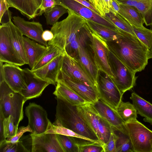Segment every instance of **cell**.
Instances as JSON below:
<instances>
[{"label":"cell","instance_id":"8992f818","mask_svg":"<svg viewBox=\"0 0 152 152\" xmlns=\"http://www.w3.org/2000/svg\"><path fill=\"white\" fill-rule=\"evenodd\" d=\"M108 60L113 76L111 78L123 95L135 86L137 77L135 72L128 68L110 50Z\"/></svg>","mask_w":152,"mask_h":152},{"label":"cell","instance_id":"1f68e13d","mask_svg":"<svg viewBox=\"0 0 152 152\" xmlns=\"http://www.w3.org/2000/svg\"><path fill=\"white\" fill-rule=\"evenodd\" d=\"M136 8L142 15L146 26L152 24V0H140Z\"/></svg>","mask_w":152,"mask_h":152},{"label":"cell","instance_id":"836d02e7","mask_svg":"<svg viewBox=\"0 0 152 152\" xmlns=\"http://www.w3.org/2000/svg\"><path fill=\"white\" fill-rule=\"evenodd\" d=\"M64 152H79V148L75 137L56 134Z\"/></svg>","mask_w":152,"mask_h":152},{"label":"cell","instance_id":"f35d334b","mask_svg":"<svg viewBox=\"0 0 152 152\" xmlns=\"http://www.w3.org/2000/svg\"><path fill=\"white\" fill-rule=\"evenodd\" d=\"M4 136L5 139L13 137L16 134L18 128L14 124L13 118L10 115L3 121Z\"/></svg>","mask_w":152,"mask_h":152},{"label":"cell","instance_id":"8fae6325","mask_svg":"<svg viewBox=\"0 0 152 152\" xmlns=\"http://www.w3.org/2000/svg\"><path fill=\"white\" fill-rule=\"evenodd\" d=\"M90 40V45L93 52L95 64L99 69L113 77V76L109 62V50L105 41L92 31Z\"/></svg>","mask_w":152,"mask_h":152},{"label":"cell","instance_id":"4fadbf2b","mask_svg":"<svg viewBox=\"0 0 152 152\" xmlns=\"http://www.w3.org/2000/svg\"><path fill=\"white\" fill-rule=\"evenodd\" d=\"M58 81L64 83L88 103L93 104L99 100L97 88L69 77L61 69L57 76Z\"/></svg>","mask_w":152,"mask_h":152},{"label":"cell","instance_id":"816d5d0a","mask_svg":"<svg viewBox=\"0 0 152 152\" xmlns=\"http://www.w3.org/2000/svg\"><path fill=\"white\" fill-rule=\"evenodd\" d=\"M3 62L0 61V83L4 81Z\"/></svg>","mask_w":152,"mask_h":152},{"label":"cell","instance_id":"b9f144b4","mask_svg":"<svg viewBox=\"0 0 152 152\" xmlns=\"http://www.w3.org/2000/svg\"><path fill=\"white\" fill-rule=\"evenodd\" d=\"M26 132H32L30 127L28 125L26 127L22 126L18 128L16 134L14 136L8 137L6 139L7 142L14 143L18 142L23 134Z\"/></svg>","mask_w":152,"mask_h":152},{"label":"cell","instance_id":"30bf717a","mask_svg":"<svg viewBox=\"0 0 152 152\" xmlns=\"http://www.w3.org/2000/svg\"><path fill=\"white\" fill-rule=\"evenodd\" d=\"M25 113L32 133L38 134L46 131L49 120L46 111L42 106L35 103H30L26 108Z\"/></svg>","mask_w":152,"mask_h":152},{"label":"cell","instance_id":"e0dca14e","mask_svg":"<svg viewBox=\"0 0 152 152\" xmlns=\"http://www.w3.org/2000/svg\"><path fill=\"white\" fill-rule=\"evenodd\" d=\"M92 104L99 115L115 130L128 135L125 123L115 110L100 100Z\"/></svg>","mask_w":152,"mask_h":152},{"label":"cell","instance_id":"603a6c76","mask_svg":"<svg viewBox=\"0 0 152 152\" xmlns=\"http://www.w3.org/2000/svg\"><path fill=\"white\" fill-rule=\"evenodd\" d=\"M25 50L28 64L32 70L47 49V47L34 40L23 37Z\"/></svg>","mask_w":152,"mask_h":152},{"label":"cell","instance_id":"f6af8a7d","mask_svg":"<svg viewBox=\"0 0 152 152\" xmlns=\"http://www.w3.org/2000/svg\"><path fill=\"white\" fill-rule=\"evenodd\" d=\"M10 7L7 0H0V18Z\"/></svg>","mask_w":152,"mask_h":152},{"label":"cell","instance_id":"d4e9b609","mask_svg":"<svg viewBox=\"0 0 152 152\" xmlns=\"http://www.w3.org/2000/svg\"><path fill=\"white\" fill-rule=\"evenodd\" d=\"M53 94L60 96L74 106L82 105L87 102L63 83L57 81Z\"/></svg>","mask_w":152,"mask_h":152},{"label":"cell","instance_id":"681fc988","mask_svg":"<svg viewBox=\"0 0 152 152\" xmlns=\"http://www.w3.org/2000/svg\"><path fill=\"white\" fill-rule=\"evenodd\" d=\"M120 3L125 4L136 7L140 0H116Z\"/></svg>","mask_w":152,"mask_h":152},{"label":"cell","instance_id":"ac0fdd59","mask_svg":"<svg viewBox=\"0 0 152 152\" xmlns=\"http://www.w3.org/2000/svg\"><path fill=\"white\" fill-rule=\"evenodd\" d=\"M90 43V41L80 45L75 58L79 61L88 75L96 85L99 69L95 64Z\"/></svg>","mask_w":152,"mask_h":152},{"label":"cell","instance_id":"60d3db41","mask_svg":"<svg viewBox=\"0 0 152 152\" xmlns=\"http://www.w3.org/2000/svg\"><path fill=\"white\" fill-rule=\"evenodd\" d=\"M117 138V135L113 128L109 140L103 145L104 152H116V142Z\"/></svg>","mask_w":152,"mask_h":152},{"label":"cell","instance_id":"7bdbcfd3","mask_svg":"<svg viewBox=\"0 0 152 152\" xmlns=\"http://www.w3.org/2000/svg\"><path fill=\"white\" fill-rule=\"evenodd\" d=\"M56 5L58 4L56 0H43L37 16L41 15Z\"/></svg>","mask_w":152,"mask_h":152},{"label":"cell","instance_id":"3957f363","mask_svg":"<svg viewBox=\"0 0 152 152\" xmlns=\"http://www.w3.org/2000/svg\"><path fill=\"white\" fill-rule=\"evenodd\" d=\"M56 98V119L64 127L102 145L94 132L78 112L76 106L60 96Z\"/></svg>","mask_w":152,"mask_h":152},{"label":"cell","instance_id":"6da1fadb","mask_svg":"<svg viewBox=\"0 0 152 152\" xmlns=\"http://www.w3.org/2000/svg\"><path fill=\"white\" fill-rule=\"evenodd\" d=\"M68 10L66 18L58 21L51 28L54 37L48 44L76 58L80 45L90 41L91 31L87 24V19Z\"/></svg>","mask_w":152,"mask_h":152},{"label":"cell","instance_id":"4316f807","mask_svg":"<svg viewBox=\"0 0 152 152\" xmlns=\"http://www.w3.org/2000/svg\"><path fill=\"white\" fill-rule=\"evenodd\" d=\"M130 99L137 114L144 117L145 122L152 125V104L135 92L132 93Z\"/></svg>","mask_w":152,"mask_h":152},{"label":"cell","instance_id":"52a82bcc","mask_svg":"<svg viewBox=\"0 0 152 152\" xmlns=\"http://www.w3.org/2000/svg\"><path fill=\"white\" fill-rule=\"evenodd\" d=\"M125 124L133 152H152V131L137 119Z\"/></svg>","mask_w":152,"mask_h":152},{"label":"cell","instance_id":"d6a6232c","mask_svg":"<svg viewBox=\"0 0 152 152\" xmlns=\"http://www.w3.org/2000/svg\"><path fill=\"white\" fill-rule=\"evenodd\" d=\"M68 10L64 7L56 5L44 13L46 23L48 25L53 26L64 14L68 13Z\"/></svg>","mask_w":152,"mask_h":152},{"label":"cell","instance_id":"7dc6e473","mask_svg":"<svg viewBox=\"0 0 152 152\" xmlns=\"http://www.w3.org/2000/svg\"><path fill=\"white\" fill-rule=\"evenodd\" d=\"M5 118L1 113L0 112V142L4 140L3 121Z\"/></svg>","mask_w":152,"mask_h":152},{"label":"cell","instance_id":"f546056e","mask_svg":"<svg viewBox=\"0 0 152 152\" xmlns=\"http://www.w3.org/2000/svg\"><path fill=\"white\" fill-rule=\"evenodd\" d=\"M62 53H64L63 52L57 47L48 45L46 51L37 62L31 70H35L42 67Z\"/></svg>","mask_w":152,"mask_h":152},{"label":"cell","instance_id":"7402d4cb","mask_svg":"<svg viewBox=\"0 0 152 152\" xmlns=\"http://www.w3.org/2000/svg\"><path fill=\"white\" fill-rule=\"evenodd\" d=\"M10 7L14 8L29 20L37 16L43 0H7Z\"/></svg>","mask_w":152,"mask_h":152},{"label":"cell","instance_id":"d590c367","mask_svg":"<svg viewBox=\"0 0 152 152\" xmlns=\"http://www.w3.org/2000/svg\"><path fill=\"white\" fill-rule=\"evenodd\" d=\"M0 152H30L24 145L23 141L19 140L14 143L7 142L6 139L0 142Z\"/></svg>","mask_w":152,"mask_h":152},{"label":"cell","instance_id":"9a60e30c","mask_svg":"<svg viewBox=\"0 0 152 152\" xmlns=\"http://www.w3.org/2000/svg\"><path fill=\"white\" fill-rule=\"evenodd\" d=\"M58 5L71 10L86 19L113 29L118 28L106 18L83 5L73 0H56Z\"/></svg>","mask_w":152,"mask_h":152},{"label":"cell","instance_id":"c3c4849f","mask_svg":"<svg viewBox=\"0 0 152 152\" xmlns=\"http://www.w3.org/2000/svg\"><path fill=\"white\" fill-rule=\"evenodd\" d=\"M89 8L92 10L99 15L94 7L89 2L88 0H73Z\"/></svg>","mask_w":152,"mask_h":152},{"label":"cell","instance_id":"f907efd6","mask_svg":"<svg viewBox=\"0 0 152 152\" xmlns=\"http://www.w3.org/2000/svg\"><path fill=\"white\" fill-rule=\"evenodd\" d=\"M120 3L116 0H112V10L111 12L114 14L118 13L119 9Z\"/></svg>","mask_w":152,"mask_h":152},{"label":"cell","instance_id":"7a4b0ae2","mask_svg":"<svg viewBox=\"0 0 152 152\" xmlns=\"http://www.w3.org/2000/svg\"><path fill=\"white\" fill-rule=\"evenodd\" d=\"M105 42L109 50L132 71L141 72L147 65L149 50L136 36L124 31L117 39Z\"/></svg>","mask_w":152,"mask_h":152},{"label":"cell","instance_id":"f5cc1de1","mask_svg":"<svg viewBox=\"0 0 152 152\" xmlns=\"http://www.w3.org/2000/svg\"><path fill=\"white\" fill-rule=\"evenodd\" d=\"M150 26H151V29L152 30V24ZM149 58H152V44L151 48L149 50Z\"/></svg>","mask_w":152,"mask_h":152},{"label":"cell","instance_id":"7c38bea8","mask_svg":"<svg viewBox=\"0 0 152 152\" xmlns=\"http://www.w3.org/2000/svg\"><path fill=\"white\" fill-rule=\"evenodd\" d=\"M61 70L68 76L76 81L97 88L96 84L76 58L64 53Z\"/></svg>","mask_w":152,"mask_h":152},{"label":"cell","instance_id":"f1b7e54d","mask_svg":"<svg viewBox=\"0 0 152 152\" xmlns=\"http://www.w3.org/2000/svg\"><path fill=\"white\" fill-rule=\"evenodd\" d=\"M116 110L124 123L137 119V117L136 109L132 103L129 102L122 100Z\"/></svg>","mask_w":152,"mask_h":152},{"label":"cell","instance_id":"ffe728a7","mask_svg":"<svg viewBox=\"0 0 152 152\" xmlns=\"http://www.w3.org/2000/svg\"><path fill=\"white\" fill-rule=\"evenodd\" d=\"M3 69L4 81L12 90L19 92L26 88L23 69L19 66L5 63Z\"/></svg>","mask_w":152,"mask_h":152},{"label":"cell","instance_id":"ba28073f","mask_svg":"<svg viewBox=\"0 0 152 152\" xmlns=\"http://www.w3.org/2000/svg\"><path fill=\"white\" fill-rule=\"evenodd\" d=\"M99 99L116 110L122 101V94L110 76L99 70L96 81Z\"/></svg>","mask_w":152,"mask_h":152},{"label":"cell","instance_id":"cb8c5ba5","mask_svg":"<svg viewBox=\"0 0 152 152\" xmlns=\"http://www.w3.org/2000/svg\"><path fill=\"white\" fill-rule=\"evenodd\" d=\"M87 24L92 32L105 41L117 39L124 31L118 28L116 29L112 28L88 19Z\"/></svg>","mask_w":152,"mask_h":152},{"label":"cell","instance_id":"2e32d148","mask_svg":"<svg viewBox=\"0 0 152 152\" xmlns=\"http://www.w3.org/2000/svg\"><path fill=\"white\" fill-rule=\"evenodd\" d=\"M32 152H64L56 134H30Z\"/></svg>","mask_w":152,"mask_h":152},{"label":"cell","instance_id":"e575fe53","mask_svg":"<svg viewBox=\"0 0 152 152\" xmlns=\"http://www.w3.org/2000/svg\"><path fill=\"white\" fill-rule=\"evenodd\" d=\"M132 26L136 36L150 50L152 44V30L145 27L139 28Z\"/></svg>","mask_w":152,"mask_h":152},{"label":"cell","instance_id":"bcb514c9","mask_svg":"<svg viewBox=\"0 0 152 152\" xmlns=\"http://www.w3.org/2000/svg\"><path fill=\"white\" fill-rule=\"evenodd\" d=\"M42 37L44 41L48 42L53 39L54 35L50 30H46L44 31L42 33Z\"/></svg>","mask_w":152,"mask_h":152},{"label":"cell","instance_id":"d6986e66","mask_svg":"<svg viewBox=\"0 0 152 152\" xmlns=\"http://www.w3.org/2000/svg\"><path fill=\"white\" fill-rule=\"evenodd\" d=\"M13 21L23 34L31 39L48 47V42L44 41L42 36L44 31L42 25L39 22L28 21L19 16H14Z\"/></svg>","mask_w":152,"mask_h":152},{"label":"cell","instance_id":"4dcf8cb0","mask_svg":"<svg viewBox=\"0 0 152 152\" xmlns=\"http://www.w3.org/2000/svg\"><path fill=\"white\" fill-rule=\"evenodd\" d=\"M105 18L119 28L136 36L132 26L118 14H115L110 12L106 14Z\"/></svg>","mask_w":152,"mask_h":152},{"label":"cell","instance_id":"44dd1931","mask_svg":"<svg viewBox=\"0 0 152 152\" xmlns=\"http://www.w3.org/2000/svg\"><path fill=\"white\" fill-rule=\"evenodd\" d=\"M63 53L58 56L42 67L33 71L38 76L45 80L50 81L56 86L57 77L61 69Z\"/></svg>","mask_w":152,"mask_h":152},{"label":"cell","instance_id":"ab89813d","mask_svg":"<svg viewBox=\"0 0 152 152\" xmlns=\"http://www.w3.org/2000/svg\"><path fill=\"white\" fill-rule=\"evenodd\" d=\"M79 152H104L103 145L94 142L78 145Z\"/></svg>","mask_w":152,"mask_h":152},{"label":"cell","instance_id":"484cf974","mask_svg":"<svg viewBox=\"0 0 152 152\" xmlns=\"http://www.w3.org/2000/svg\"><path fill=\"white\" fill-rule=\"evenodd\" d=\"M118 13L132 26L139 28L144 27L142 16L136 7L120 3Z\"/></svg>","mask_w":152,"mask_h":152},{"label":"cell","instance_id":"9c48e42d","mask_svg":"<svg viewBox=\"0 0 152 152\" xmlns=\"http://www.w3.org/2000/svg\"><path fill=\"white\" fill-rule=\"evenodd\" d=\"M0 61L19 66L25 64L13 46L9 22L0 26Z\"/></svg>","mask_w":152,"mask_h":152},{"label":"cell","instance_id":"5bb4252c","mask_svg":"<svg viewBox=\"0 0 152 152\" xmlns=\"http://www.w3.org/2000/svg\"><path fill=\"white\" fill-rule=\"evenodd\" d=\"M23 72L27 88L19 93L24 96L26 101L39 97L45 88L51 84L50 81L39 77L28 68L23 69Z\"/></svg>","mask_w":152,"mask_h":152},{"label":"cell","instance_id":"83f0119b","mask_svg":"<svg viewBox=\"0 0 152 152\" xmlns=\"http://www.w3.org/2000/svg\"><path fill=\"white\" fill-rule=\"evenodd\" d=\"M9 24L11 38L14 48L25 64H28L25 50L23 35L11 20L9 22Z\"/></svg>","mask_w":152,"mask_h":152},{"label":"cell","instance_id":"277c9868","mask_svg":"<svg viewBox=\"0 0 152 152\" xmlns=\"http://www.w3.org/2000/svg\"><path fill=\"white\" fill-rule=\"evenodd\" d=\"M26 101L22 95L14 91L5 81L0 83V112L4 118L12 116L18 128L23 118V107Z\"/></svg>","mask_w":152,"mask_h":152},{"label":"cell","instance_id":"8d00e7d4","mask_svg":"<svg viewBox=\"0 0 152 152\" xmlns=\"http://www.w3.org/2000/svg\"><path fill=\"white\" fill-rule=\"evenodd\" d=\"M117 131L118 133H116L115 131L118 136L116 142V152H133L132 145L128 136Z\"/></svg>","mask_w":152,"mask_h":152},{"label":"cell","instance_id":"5b68a950","mask_svg":"<svg viewBox=\"0 0 152 152\" xmlns=\"http://www.w3.org/2000/svg\"><path fill=\"white\" fill-rule=\"evenodd\" d=\"M79 114L94 132L102 145L108 141L113 128L98 113L92 104L87 103L76 106Z\"/></svg>","mask_w":152,"mask_h":152},{"label":"cell","instance_id":"ee69618b","mask_svg":"<svg viewBox=\"0 0 152 152\" xmlns=\"http://www.w3.org/2000/svg\"><path fill=\"white\" fill-rule=\"evenodd\" d=\"M12 13L8 9L3 14L2 16L0 18V22L2 24L8 23L11 20Z\"/></svg>","mask_w":152,"mask_h":152},{"label":"cell","instance_id":"74e56055","mask_svg":"<svg viewBox=\"0 0 152 152\" xmlns=\"http://www.w3.org/2000/svg\"><path fill=\"white\" fill-rule=\"evenodd\" d=\"M99 15L105 18L106 14L112 10V0H88Z\"/></svg>","mask_w":152,"mask_h":152}]
</instances>
